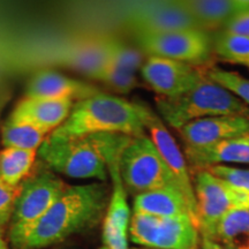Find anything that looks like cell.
Here are the masks:
<instances>
[{
  "label": "cell",
  "mask_w": 249,
  "mask_h": 249,
  "mask_svg": "<svg viewBox=\"0 0 249 249\" xmlns=\"http://www.w3.org/2000/svg\"><path fill=\"white\" fill-rule=\"evenodd\" d=\"M204 75L214 83L223 87L249 107V79L239 73L222 70L219 67H209L204 71Z\"/></svg>",
  "instance_id": "cell-26"
},
{
  "label": "cell",
  "mask_w": 249,
  "mask_h": 249,
  "mask_svg": "<svg viewBox=\"0 0 249 249\" xmlns=\"http://www.w3.org/2000/svg\"><path fill=\"white\" fill-rule=\"evenodd\" d=\"M156 107L160 119L177 130L205 118L249 117V107L205 75L194 88L178 97H157Z\"/></svg>",
  "instance_id": "cell-4"
},
{
  "label": "cell",
  "mask_w": 249,
  "mask_h": 249,
  "mask_svg": "<svg viewBox=\"0 0 249 249\" xmlns=\"http://www.w3.org/2000/svg\"><path fill=\"white\" fill-rule=\"evenodd\" d=\"M213 52L224 61L249 68V38L224 30L213 36Z\"/></svg>",
  "instance_id": "cell-24"
},
{
  "label": "cell",
  "mask_w": 249,
  "mask_h": 249,
  "mask_svg": "<svg viewBox=\"0 0 249 249\" xmlns=\"http://www.w3.org/2000/svg\"><path fill=\"white\" fill-rule=\"evenodd\" d=\"M110 196L104 182L67 185L37 223L22 249H45L95 227L107 213Z\"/></svg>",
  "instance_id": "cell-1"
},
{
  "label": "cell",
  "mask_w": 249,
  "mask_h": 249,
  "mask_svg": "<svg viewBox=\"0 0 249 249\" xmlns=\"http://www.w3.org/2000/svg\"><path fill=\"white\" fill-rule=\"evenodd\" d=\"M147 57H160L186 64L202 65L213 53V35L202 29H180L133 35Z\"/></svg>",
  "instance_id": "cell-9"
},
{
  "label": "cell",
  "mask_w": 249,
  "mask_h": 249,
  "mask_svg": "<svg viewBox=\"0 0 249 249\" xmlns=\"http://www.w3.org/2000/svg\"><path fill=\"white\" fill-rule=\"evenodd\" d=\"M61 64L95 79L107 61L105 34L83 37L68 45L59 54Z\"/></svg>",
  "instance_id": "cell-19"
},
{
  "label": "cell",
  "mask_w": 249,
  "mask_h": 249,
  "mask_svg": "<svg viewBox=\"0 0 249 249\" xmlns=\"http://www.w3.org/2000/svg\"><path fill=\"white\" fill-rule=\"evenodd\" d=\"M120 155L108 161L112 189L107 213L103 218V246L107 249H129V224L132 216L127 200L128 193L120 177Z\"/></svg>",
  "instance_id": "cell-13"
},
{
  "label": "cell",
  "mask_w": 249,
  "mask_h": 249,
  "mask_svg": "<svg viewBox=\"0 0 249 249\" xmlns=\"http://www.w3.org/2000/svg\"><path fill=\"white\" fill-rule=\"evenodd\" d=\"M0 249H9L7 242L5 241L4 236H2L1 231H0Z\"/></svg>",
  "instance_id": "cell-32"
},
{
  "label": "cell",
  "mask_w": 249,
  "mask_h": 249,
  "mask_svg": "<svg viewBox=\"0 0 249 249\" xmlns=\"http://www.w3.org/2000/svg\"><path fill=\"white\" fill-rule=\"evenodd\" d=\"M186 147H205L224 140L249 135V117L219 116L187 124L178 130Z\"/></svg>",
  "instance_id": "cell-14"
},
{
  "label": "cell",
  "mask_w": 249,
  "mask_h": 249,
  "mask_svg": "<svg viewBox=\"0 0 249 249\" xmlns=\"http://www.w3.org/2000/svg\"><path fill=\"white\" fill-rule=\"evenodd\" d=\"M129 249H148V248H138V247H132V248H129Z\"/></svg>",
  "instance_id": "cell-34"
},
{
  "label": "cell",
  "mask_w": 249,
  "mask_h": 249,
  "mask_svg": "<svg viewBox=\"0 0 249 249\" xmlns=\"http://www.w3.org/2000/svg\"><path fill=\"white\" fill-rule=\"evenodd\" d=\"M213 240L224 249H247L249 246V205L234 208L217 224Z\"/></svg>",
  "instance_id": "cell-21"
},
{
  "label": "cell",
  "mask_w": 249,
  "mask_h": 249,
  "mask_svg": "<svg viewBox=\"0 0 249 249\" xmlns=\"http://www.w3.org/2000/svg\"><path fill=\"white\" fill-rule=\"evenodd\" d=\"M45 249H73V248H68V247H64V246H53V247H49Z\"/></svg>",
  "instance_id": "cell-33"
},
{
  "label": "cell",
  "mask_w": 249,
  "mask_h": 249,
  "mask_svg": "<svg viewBox=\"0 0 249 249\" xmlns=\"http://www.w3.org/2000/svg\"><path fill=\"white\" fill-rule=\"evenodd\" d=\"M185 157L193 172L217 165H249V135L224 140L205 147H186Z\"/></svg>",
  "instance_id": "cell-16"
},
{
  "label": "cell",
  "mask_w": 249,
  "mask_h": 249,
  "mask_svg": "<svg viewBox=\"0 0 249 249\" xmlns=\"http://www.w3.org/2000/svg\"><path fill=\"white\" fill-rule=\"evenodd\" d=\"M48 134L26 121L8 118L1 128V143L4 148L38 151L48 138Z\"/></svg>",
  "instance_id": "cell-23"
},
{
  "label": "cell",
  "mask_w": 249,
  "mask_h": 249,
  "mask_svg": "<svg viewBox=\"0 0 249 249\" xmlns=\"http://www.w3.org/2000/svg\"><path fill=\"white\" fill-rule=\"evenodd\" d=\"M201 233L188 216L157 217L133 213L129 239L148 249H198Z\"/></svg>",
  "instance_id": "cell-7"
},
{
  "label": "cell",
  "mask_w": 249,
  "mask_h": 249,
  "mask_svg": "<svg viewBox=\"0 0 249 249\" xmlns=\"http://www.w3.org/2000/svg\"><path fill=\"white\" fill-rule=\"evenodd\" d=\"M198 249H223V247L218 244V242L213 240V239L202 236L201 242H200V247H198Z\"/></svg>",
  "instance_id": "cell-31"
},
{
  "label": "cell",
  "mask_w": 249,
  "mask_h": 249,
  "mask_svg": "<svg viewBox=\"0 0 249 249\" xmlns=\"http://www.w3.org/2000/svg\"><path fill=\"white\" fill-rule=\"evenodd\" d=\"M67 185L48 166L23 180L9 222L8 239L12 247L23 248L34 227L48 213Z\"/></svg>",
  "instance_id": "cell-5"
},
{
  "label": "cell",
  "mask_w": 249,
  "mask_h": 249,
  "mask_svg": "<svg viewBox=\"0 0 249 249\" xmlns=\"http://www.w3.org/2000/svg\"><path fill=\"white\" fill-rule=\"evenodd\" d=\"M74 102L23 97L8 118L26 121L48 134H52L70 116Z\"/></svg>",
  "instance_id": "cell-17"
},
{
  "label": "cell",
  "mask_w": 249,
  "mask_h": 249,
  "mask_svg": "<svg viewBox=\"0 0 249 249\" xmlns=\"http://www.w3.org/2000/svg\"><path fill=\"white\" fill-rule=\"evenodd\" d=\"M105 44L108 60L114 65L135 75L139 71H141L147 57H144V53L139 48H133L119 37L111 34H105Z\"/></svg>",
  "instance_id": "cell-25"
},
{
  "label": "cell",
  "mask_w": 249,
  "mask_h": 249,
  "mask_svg": "<svg viewBox=\"0 0 249 249\" xmlns=\"http://www.w3.org/2000/svg\"><path fill=\"white\" fill-rule=\"evenodd\" d=\"M93 80L101 81L105 86L110 87L111 89L116 90L119 93H128L138 86V76L135 74L121 70L120 67L108 60V57L107 64Z\"/></svg>",
  "instance_id": "cell-27"
},
{
  "label": "cell",
  "mask_w": 249,
  "mask_h": 249,
  "mask_svg": "<svg viewBox=\"0 0 249 249\" xmlns=\"http://www.w3.org/2000/svg\"><path fill=\"white\" fill-rule=\"evenodd\" d=\"M124 24L133 35L180 29H201L181 1H148L129 6Z\"/></svg>",
  "instance_id": "cell-10"
},
{
  "label": "cell",
  "mask_w": 249,
  "mask_h": 249,
  "mask_svg": "<svg viewBox=\"0 0 249 249\" xmlns=\"http://www.w3.org/2000/svg\"><path fill=\"white\" fill-rule=\"evenodd\" d=\"M130 136L96 134L74 139L48 136L37 151L50 170L71 179H107L108 161L121 154Z\"/></svg>",
  "instance_id": "cell-2"
},
{
  "label": "cell",
  "mask_w": 249,
  "mask_h": 249,
  "mask_svg": "<svg viewBox=\"0 0 249 249\" xmlns=\"http://www.w3.org/2000/svg\"><path fill=\"white\" fill-rule=\"evenodd\" d=\"M37 158V151L4 148L0 150V181L18 186L29 176Z\"/></svg>",
  "instance_id": "cell-22"
},
{
  "label": "cell",
  "mask_w": 249,
  "mask_h": 249,
  "mask_svg": "<svg viewBox=\"0 0 249 249\" xmlns=\"http://www.w3.org/2000/svg\"><path fill=\"white\" fill-rule=\"evenodd\" d=\"M99 249H107V248H105V247H104V246H102V247H101V248H99Z\"/></svg>",
  "instance_id": "cell-35"
},
{
  "label": "cell",
  "mask_w": 249,
  "mask_h": 249,
  "mask_svg": "<svg viewBox=\"0 0 249 249\" xmlns=\"http://www.w3.org/2000/svg\"><path fill=\"white\" fill-rule=\"evenodd\" d=\"M222 30L233 35L244 36L249 38V8L239 12L227 22Z\"/></svg>",
  "instance_id": "cell-30"
},
{
  "label": "cell",
  "mask_w": 249,
  "mask_h": 249,
  "mask_svg": "<svg viewBox=\"0 0 249 249\" xmlns=\"http://www.w3.org/2000/svg\"><path fill=\"white\" fill-rule=\"evenodd\" d=\"M133 213L157 217L188 216L198 227L197 213L179 187L170 186L134 196Z\"/></svg>",
  "instance_id": "cell-18"
},
{
  "label": "cell",
  "mask_w": 249,
  "mask_h": 249,
  "mask_svg": "<svg viewBox=\"0 0 249 249\" xmlns=\"http://www.w3.org/2000/svg\"><path fill=\"white\" fill-rule=\"evenodd\" d=\"M136 104L139 107L140 116H141L145 132L149 133L148 136L160 152L161 158L169 166L177 180L179 188L186 196L189 204L197 213L193 176L188 164H187L185 154L180 149L170 130L166 128L165 123L160 119V117L157 116L150 107H148L143 103H136Z\"/></svg>",
  "instance_id": "cell-11"
},
{
  "label": "cell",
  "mask_w": 249,
  "mask_h": 249,
  "mask_svg": "<svg viewBox=\"0 0 249 249\" xmlns=\"http://www.w3.org/2000/svg\"><path fill=\"white\" fill-rule=\"evenodd\" d=\"M140 73L145 83L165 98L178 97L189 91L204 76V71L194 65L152 55L145 58Z\"/></svg>",
  "instance_id": "cell-12"
},
{
  "label": "cell",
  "mask_w": 249,
  "mask_h": 249,
  "mask_svg": "<svg viewBox=\"0 0 249 249\" xmlns=\"http://www.w3.org/2000/svg\"><path fill=\"white\" fill-rule=\"evenodd\" d=\"M20 189L21 185L9 186L0 181V230L11 222Z\"/></svg>",
  "instance_id": "cell-29"
},
{
  "label": "cell",
  "mask_w": 249,
  "mask_h": 249,
  "mask_svg": "<svg viewBox=\"0 0 249 249\" xmlns=\"http://www.w3.org/2000/svg\"><path fill=\"white\" fill-rule=\"evenodd\" d=\"M217 178L224 180L230 186L234 187L238 191L249 194V169L233 167L230 165H217L205 169Z\"/></svg>",
  "instance_id": "cell-28"
},
{
  "label": "cell",
  "mask_w": 249,
  "mask_h": 249,
  "mask_svg": "<svg viewBox=\"0 0 249 249\" xmlns=\"http://www.w3.org/2000/svg\"><path fill=\"white\" fill-rule=\"evenodd\" d=\"M119 171L127 193L134 196L164 187H179L148 135L130 139L121 151Z\"/></svg>",
  "instance_id": "cell-6"
},
{
  "label": "cell",
  "mask_w": 249,
  "mask_h": 249,
  "mask_svg": "<svg viewBox=\"0 0 249 249\" xmlns=\"http://www.w3.org/2000/svg\"><path fill=\"white\" fill-rule=\"evenodd\" d=\"M101 92L95 86L71 79L54 71H39L28 81L24 97L53 99V101H82Z\"/></svg>",
  "instance_id": "cell-15"
},
{
  "label": "cell",
  "mask_w": 249,
  "mask_h": 249,
  "mask_svg": "<svg viewBox=\"0 0 249 249\" xmlns=\"http://www.w3.org/2000/svg\"><path fill=\"white\" fill-rule=\"evenodd\" d=\"M193 185L197 204L198 230L205 238L213 239L217 224L229 211L249 205L248 193L238 191L207 170L193 174Z\"/></svg>",
  "instance_id": "cell-8"
},
{
  "label": "cell",
  "mask_w": 249,
  "mask_h": 249,
  "mask_svg": "<svg viewBox=\"0 0 249 249\" xmlns=\"http://www.w3.org/2000/svg\"><path fill=\"white\" fill-rule=\"evenodd\" d=\"M247 249H249V246H248V248H247Z\"/></svg>",
  "instance_id": "cell-36"
},
{
  "label": "cell",
  "mask_w": 249,
  "mask_h": 249,
  "mask_svg": "<svg viewBox=\"0 0 249 249\" xmlns=\"http://www.w3.org/2000/svg\"><path fill=\"white\" fill-rule=\"evenodd\" d=\"M96 134H120L130 138L147 135L138 104L98 92L74 103L67 119L50 136L65 140Z\"/></svg>",
  "instance_id": "cell-3"
},
{
  "label": "cell",
  "mask_w": 249,
  "mask_h": 249,
  "mask_svg": "<svg viewBox=\"0 0 249 249\" xmlns=\"http://www.w3.org/2000/svg\"><path fill=\"white\" fill-rule=\"evenodd\" d=\"M183 7L202 30L219 31L239 12L249 8V0H186Z\"/></svg>",
  "instance_id": "cell-20"
}]
</instances>
